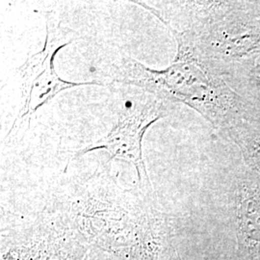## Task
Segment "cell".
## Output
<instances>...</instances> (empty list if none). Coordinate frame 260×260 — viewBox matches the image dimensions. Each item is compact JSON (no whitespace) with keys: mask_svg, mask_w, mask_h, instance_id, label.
Returning <instances> with one entry per match:
<instances>
[{"mask_svg":"<svg viewBox=\"0 0 260 260\" xmlns=\"http://www.w3.org/2000/svg\"><path fill=\"white\" fill-rule=\"evenodd\" d=\"M165 116L166 109L163 99L143 91L138 96L125 102L115 126L102 139L79 150L78 155L104 149L112 159L118 158L132 164L137 172L140 188L145 191H152L143 158V137L153 122Z\"/></svg>","mask_w":260,"mask_h":260,"instance_id":"cell-1","label":"cell"},{"mask_svg":"<svg viewBox=\"0 0 260 260\" xmlns=\"http://www.w3.org/2000/svg\"><path fill=\"white\" fill-rule=\"evenodd\" d=\"M83 260H122L109 251H104L98 247H92Z\"/></svg>","mask_w":260,"mask_h":260,"instance_id":"cell-4","label":"cell"},{"mask_svg":"<svg viewBox=\"0 0 260 260\" xmlns=\"http://www.w3.org/2000/svg\"><path fill=\"white\" fill-rule=\"evenodd\" d=\"M16 252L18 260H81L83 237L53 209L47 208Z\"/></svg>","mask_w":260,"mask_h":260,"instance_id":"cell-3","label":"cell"},{"mask_svg":"<svg viewBox=\"0 0 260 260\" xmlns=\"http://www.w3.org/2000/svg\"><path fill=\"white\" fill-rule=\"evenodd\" d=\"M75 39L60 24L47 21V35L42 51L31 56L19 69L21 76V92L23 105L19 110V118L26 117L49 103L57 93L73 87L84 85H101L99 82H70L61 79L55 73L53 60L56 53Z\"/></svg>","mask_w":260,"mask_h":260,"instance_id":"cell-2","label":"cell"}]
</instances>
